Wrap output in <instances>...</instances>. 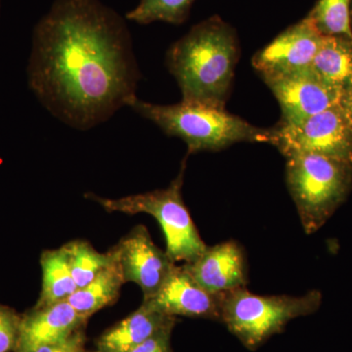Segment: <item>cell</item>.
<instances>
[{"mask_svg": "<svg viewBox=\"0 0 352 352\" xmlns=\"http://www.w3.org/2000/svg\"><path fill=\"white\" fill-rule=\"evenodd\" d=\"M27 73L41 105L82 131L126 106L141 78L126 21L100 0H55L34 28Z\"/></svg>", "mask_w": 352, "mask_h": 352, "instance_id": "6da1fadb", "label": "cell"}, {"mask_svg": "<svg viewBox=\"0 0 352 352\" xmlns=\"http://www.w3.org/2000/svg\"><path fill=\"white\" fill-rule=\"evenodd\" d=\"M239 58L235 32L219 18L201 22L166 52L182 100L226 109Z\"/></svg>", "mask_w": 352, "mask_h": 352, "instance_id": "7a4b0ae2", "label": "cell"}, {"mask_svg": "<svg viewBox=\"0 0 352 352\" xmlns=\"http://www.w3.org/2000/svg\"><path fill=\"white\" fill-rule=\"evenodd\" d=\"M126 107L156 124L168 135L184 141L188 154L226 149L241 142L268 143L270 129L252 126L226 109L182 101L159 105L131 97Z\"/></svg>", "mask_w": 352, "mask_h": 352, "instance_id": "3957f363", "label": "cell"}, {"mask_svg": "<svg viewBox=\"0 0 352 352\" xmlns=\"http://www.w3.org/2000/svg\"><path fill=\"white\" fill-rule=\"evenodd\" d=\"M286 182L305 232L311 235L346 201L352 164L317 154L286 157Z\"/></svg>", "mask_w": 352, "mask_h": 352, "instance_id": "277c9868", "label": "cell"}, {"mask_svg": "<svg viewBox=\"0 0 352 352\" xmlns=\"http://www.w3.org/2000/svg\"><path fill=\"white\" fill-rule=\"evenodd\" d=\"M322 300L318 291L303 296H261L240 288L221 295V322L241 344L256 351L289 321L314 314Z\"/></svg>", "mask_w": 352, "mask_h": 352, "instance_id": "5b68a950", "label": "cell"}, {"mask_svg": "<svg viewBox=\"0 0 352 352\" xmlns=\"http://www.w3.org/2000/svg\"><path fill=\"white\" fill-rule=\"evenodd\" d=\"M185 166L184 161L175 179L164 189L118 199L102 198L94 193L85 194V197L96 201L108 212L152 215L163 229L166 254L175 263L178 261L190 263L201 256L207 245L201 240L183 201L182 191Z\"/></svg>", "mask_w": 352, "mask_h": 352, "instance_id": "8992f818", "label": "cell"}, {"mask_svg": "<svg viewBox=\"0 0 352 352\" xmlns=\"http://www.w3.org/2000/svg\"><path fill=\"white\" fill-rule=\"evenodd\" d=\"M288 157L317 154L352 164V124L339 104L298 124L270 129V142Z\"/></svg>", "mask_w": 352, "mask_h": 352, "instance_id": "52a82bcc", "label": "cell"}, {"mask_svg": "<svg viewBox=\"0 0 352 352\" xmlns=\"http://www.w3.org/2000/svg\"><path fill=\"white\" fill-rule=\"evenodd\" d=\"M281 107L280 124H298L338 105L342 90L329 85L312 69L263 78Z\"/></svg>", "mask_w": 352, "mask_h": 352, "instance_id": "ba28073f", "label": "cell"}, {"mask_svg": "<svg viewBox=\"0 0 352 352\" xmlns=\"http://www.w3.org/2000/svg\"><path fill=\"white\" fill-rule=\"evenodd\" d=\"M112 250L124 281L140 287L143 300L159 291L176 264L166 251L155 245L144 226L134 227Z\"/></svg>", "mask_w": 352, "mask_h": 352, "instance_id": "9c48e42d", "label": "cell"}, {"mask_svg": "<svg viewBox=\"0 0 352 352\" xmlns=\"http://www.w3.org/2000/svg\"><path fill=\"white\" fill-rule=\"evenodd\" d=\"M323 36L305 18L273 39L252 58L261 78L286 75L310 68Z\"/></svg>", "mask_w": 352, "mask_h": 352, "instance_id": "30bf717a", "label": "cell"}, {"mask_svg": "<svg viewBox=\"0 0 352 352\" xmlns=\"http://www.w3.org/2000/svg\"><path fill=\"white\" fill-rule=\"evenodd\" d=\"M142 303L170 316L221 322V295L204 289L183 264H175L159 291Z\"/></svg>", "mask_w": 352, "mask_h": 352, "instance_id": "8fae6325", "label": "cell"}, {"mask_svg": "<svg viewBox=\"0 0 352 352\" xmlns=\"http://www.w3.org/2000/svg\"><path fill=\"white\" fill-rule=\"evenodd\" d=\"M183 265L204 289L214 295L245 288L248 284L247 256L242 245L234 240L207 245L199 258Z\"/></svg>", "mask_w": 352, "mask_h": 352, "instance_id": "7c38bea8", "label": "cell"}, {"mask_svg": "<svg viewBox=\"0 0 352 352\" xmlns=\"http://www.w3.org/2000/svg\"><path fill=\"white\" fill-rule=\"evenodd\" d=\"M88 318L76 311L68 300L34 307L22 315L16 352H34L38 347L66 340L85 329Z\"/></svg>", "mask_w": 352, "mask_h": 352, "instance_id": "4fadbf2b", "label": "cell"}, {"mask_svg": "<svg viewBox=\"0 0 352 352\" xmlns=\"http://www.w3.org/2000/svg\"><path fill=\"white\" fill-rule=\"evenodd\" d=\"M177 318L142 305L126 318L105 331L97 340L102 352H131L162 329L175 325Z\"/></svg>", "mask_w": 352, "mask_h": 352, "instance_id": "5bb4252c", "label": "cell"}, {"mask_svg": "<svg viewBox=\"0 0 352 352\" xmlns=\"http://www.w3.org/2000/svg\"><path fill=\"white\" fill-rule=\"evenodd\" d=\"M311 68L322 80L344 91L352 85V39L323 36Z\"/></svg>", "mask_w": 352, "mask_h": 352, "instance_id": "9a60e30c", "label": "cell"}, {"mask_svg": "<svg viewBox=\"0 0 352 352\" xmlns=\"http://www.w3.org/2000/svg\"><path fill=\"white\" fill-rule=\"evenodd\" d=\"M124 284L126 281L115 256L113 263L102 270L91 282L76 289L67 300L78 314L89 318L99 310L113 305L119 298Z\"/></svg>", "mask_w": 352, "mask_h": 352, "instance_id": "2e32d148", "label": "cell"}, {"mask_svg": "<svg viewBox=\"0 0 352 352\" xmlns=\"http://www.w3.org/2000/svg\"><path fill=\"white\" fill-rule=\"evenodd\" d=\"M43 287L34 307H44L64 302L78 289L63 247L46 250L41 256Z\"/></svg>", "mask_w": 352, "mask_h": 352, "instance_id": "e0dca14e", "label": "cell"}, {"mask_svg": "<svg viewBox=\"0 0 352 352\" xmlns=\"http://www.w3.org/2000/svg\"><path fill=\"white\" fill-rule=\"evenodd\" d=\"M62 247L66 252L69 270L78 289L91 282L102 270L115 261L112 249L102 254L85 240L71 241Z\"/></svg>", "mask_w": 352, "mask_h": 352, "instance_id": "ac0fdd59", "label": "cell"}, {"mask_svg": "<svg viewBox=\"0 0 352 352\" xmlns=\"http://www.w3.org/2000/svg\"><path fill=\"white\" fill-rule=\"evenodd\" d=\"M351 0H319L307 16L322 36L352 39Z\"/></svg>", "mask_w": 352, "mask_h": 352, "instance_id": "d6986e66", "label": "cell"}, {"mask_svg": "<svg viewBox=\"0 0 352 352\" xmlns=\"http://www.w3.org/2000/svg\"><path fill=\"white\" fill-rule=\"evenodd\" d=\"M195 0H140L126 14V19L141 25L154 22L182 24Z\"/></svg>", "mask_w": 352, "mask_h": 352, "instance_id": "ffe728a7", "label": "cell"}, {"mask_svg": "<svg viewBox=\"0 0 352 352\" xmlns=\"http://www.w3.org/2000/svg\"><path fill=\"white\" fill-rule=\"evenodd\" d=\"M22 315L0 303V352L17 351Z\"/></svg>", "mask_w": 352, "mask_h": 352, "instance_id": "44dd1931", "label": "cell"}, {"mask_svg": "<svg viewBox=\"0 0 352 352\" xmlns=\"http://www.w3.org/2000/svg\"><path fill=\"white\" fill-rule=\"evenodd\" d=\"M85 342H87L85 329H82L69 336L66 340L38 347L34 352H87Z\"/></svg>", "mask_w": 352, "mask_h": 352, "instance_id": "7402d4cb", "label": "cell"}, {"mask_svg": "<svg viewBox=\"0 0 352 352\" xmlns=\"http://www.w3.org/2000/svg\"><path fill=\"white\" fill-rule=\"evenodd\" d=\"M175 325L162 329L153 337L135 347L131 352H173L171 349V333Z\"/></svg>", "mask_w": 352, "mask_h": 352, "instance_id": "603a6c76", "label": "cell"}, {"mask_svg": "<svg viewBox=\"0 0 352 352\" xmlns=\"http://www.w3.org/2000/svg\"><path fill=\"white\" fill-rule=\"evenodd\" d=\"M339 106L352 124V85L342 91Z\"/></svg>", "mask_w": 352, "mask_h": 352, "instance_id": "cb8c5ba5", "label": "cell"}, {"mask_svg": "<svg viewBox=\"0 0 352 352\" xmlns=\"http://www.w3.org/2000/svg\"><path fill=\"white\" fill-rule=\"evenodd\" d=\"M351 25H352V0H351Z\"/></svg>", "mask_w": 352, "mask_h": 352, "instance_id": "d4e9b609", "label": "cell"}, {"mask_svg": "<svg viewBox=\"0 0 352 352\" xmlns=\"http://www.w3.org/2000/svg\"><path fill=\"white\" fill-rule=\"evenodd\" d=\"M90 352H102V351H98V349H97V351H90Z\"/></svg>", "mask_w": 352, "mask_h": 352, "instance_id": "484cf974", "label": "cell"}, {"mask_svg": "<svg viewBox=\"0 0 352 352\" xmlns=\"http://www.w3.org/2000/svg\"><path fill=\"white\" fill-rule=\"evenodd\" d=\"M0 2H1V0H0Z\"/></svg>", "mask_w": 352, "mask_h": 352, "instance_id": "4316f807", "label": "cell"}]
</instances>
